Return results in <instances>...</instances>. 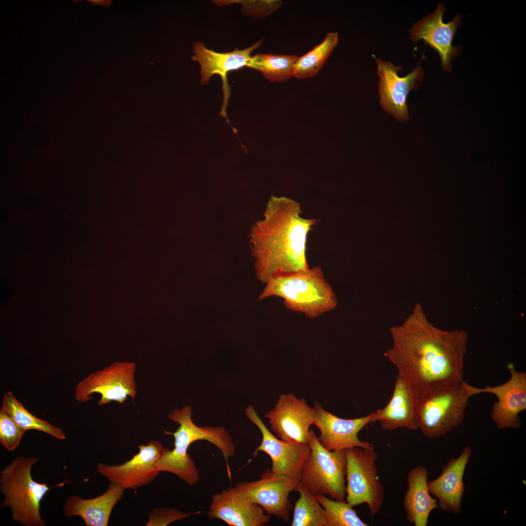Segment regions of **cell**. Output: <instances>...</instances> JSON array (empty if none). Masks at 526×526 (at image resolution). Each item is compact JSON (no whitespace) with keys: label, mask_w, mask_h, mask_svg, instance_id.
Returning <instances> with one entry per match:
<instances>
[{"label":"cell","mask_w":526,"mask_h":526,"mask_svg":"<svg viewBox=\"0 0 526 526\" xmlns=\"http://www.w3.org/2000/svg\"><path fill=\"white\" fill-rule=\"evenodd\" d=\"M392 347L384 356L419 396L439 383L463 380L468 335L433 326L419 303L398 326L391 328Z\"/></svg>","instance_id":"1"},{"label":"cell","mask_w":526,"mask_h":526,"mask_svg":"<svg viewBox=\"0 0 526 526\" xmlns=\"http://www.w3.org/2000/svg\"><path fill=\"white\" fill-rule=\"evenodd\" d=\"M302 213L298 202L272 196L263 219L253 226L250 234L252 253L256 275L262 282L309 268L306 241L316 220L304 218Z\"/></svg>","instance_id":"2"},{"label":"cell","mask_w":526,"mask_h":526,"mask_svg":"<svg viewBox=\"0 0 526 526\" xmlns=\"http://www.w3.org/2000/svg\"><path fill=\"white\" fill-rule=\"evenodd\" d=\"M193 412L189 406L173 410L168 416L169 420L177 423L179 427L174 432L165 431L166 434L174 438L172 450L165 448L162 455L155 465L157 471L172 473L188 485L199 481V470L192 457L188 453L190 445L198 440H206L217 447L227 465L228 459L235 452L232 438L223 427L197 426L192 420Z\"/></svg>","instance_id":"3"},{"label":"cell","mask_w":526,"mask_h":526,"mask_svg":"<svg viewBox=\"0 0 526 526\" xmlns=\"http://www.w3.org/2000/svg\"><path fill=\"white\" fill-rule=\"evenodd\" d=\"M259 296L282 299L288 309L315 318L334 309L336 296L318 266L270 279Z\"/></svg>","instance_id":"4"},{"label":"cell","mask_w":526,"mask_h":526,"mask_svg":"<svg viewBox=\"0 0 526 526\" xmlns=\"http://www.w3.org/2000/svg\"><path fill=\"white\" fill-rule=\"evenodd\" d=\"M38 457L18 456L4 467L0 474V490L4 496L1 507L11 508L12 518L25 526H45L40 514V503L54 487L39 483L31 476L32 467Z\"/></svg>","instance_id":"5"},{"label":"cell","mask_w":526,"mask_h":526,"mask_svg":"<svg viewBox=\"0 0 526 526\" xmlns=\"http://www.w3.org/2000/svg\"><path fill=\"white\" fill-rule=\"evenodd\" d=\"M468 384L464 380L436 383L419 396L418 429L425 436L439 437L463 423L471 396Z\"/></svg>","instance_id":"6"},{"label":"cell","mask_w":526,"mask_h":526,"mask_svg":"<svg viewBox=\"0 0 526 526\" xmlns=\"http://www.w3.org/2000/svg\"><path fill=\"white\" fill-rule=\"evenodd\" d=\"M308 444L310 452L302 466L301 483L315 495L321 493L336 500L345 501V450H326L312 429L309 431Z\"/></svg>","instance_id":"7"},{"label":"cell","mask_w":526,"mask_h":526,"mask_svg":"<svg viewBox=\"0 0 526 526\" xmlns=\"http://www.w3.org/2000/svg\"><path fill=\"white\" fill-rule=\"evenodd\" d=\"M346 502L352 507L366 504L372 516L378 514L384 500V490L378 476L375 448L345 450Z\"/></svg>","instance_id":"8"},{"label":"cell","mask_w":526,"mask_h":526,"mask_svg":"<svg viewBox=\"0 0 526 526\" xmlns=\"http://www.w3.org/2000/svg\"><path fill=\"white\" fill-rule=\"evenodd\" d=\"M134 362L116 361L103 369L94 372L80 381L75 387V397L80 403L93 398L94 394L100 395L97 404L106 405L113 401L124 404L137 394Z\"/></svg>","instance_id":"9"},{"label":"cell","mask_w":526,"mask_h":526,"mask_svg":"<svg viewBox=\"0 0 526 526\" xmlns=\"http://www.w3.org/2000/svg\"><path fill=\"white\" fill-rule=\"evenodd\" d=\"M507 368L510 377L503 384L484 388L468 384L471 396L482 393L496 396L498 401L492 406L490 417L500 430L521 427L519 414L526 410V372L517 371L512 363H508Z\"/></svg>","instance_id":"10"},{"label":"cell","mask_w":526,"mask_h":526,"mask_svg":"<svg viewBox=\"0 0 526 526\" xmlns=\"http://www.w3.org/2000/svg\"><path fill=\"white\" fill-rule=\"evenodd\" d=\"M300 483L299 479L276 474L268 469L259 480L241 481L234 488L248 501L260 505L266 513L287 522L292 507L289 494L296 490Z\"/></svg>","instance_id":"11"},{"label":"cell","mask_w":526,"mask_h":526,"mask_svg":"<svg viewBox=\"0 0 526 526\" xmlns=\"http://www.w3.org/2000/svg\"><path fill=\"white\" fill-rule=\"evenodd\" d=\"M248 419L260 430L262 440L253 454L259 451L267 454L272 460L271 470L276 474L300 480L303 464L309 455L310 448L308 443H293L276 437L267 429L257 414L252 405L245 410Z\"/></svg>","instance_id":"12"},{"label":"cell","mask_w":526,"mask_h":526,"mask_svg":"<svg viewBox=\"0 0 526 526\" xmlns=\"http://www.w3.org/2000/svg\"><path fill=\"white\" fill-rule=\"evenodd\" d=\"M315 415L314 408L304 398L291 393L280 395L274 408L264 416L277 437L293 443H308L310 427Z\"/></svg>","instance_id":"13"},{"label":"cell","mask_w":526,"mask_h":526,"mask_svg":"<svg viewBox=\"0 0 526 526\" xmlns=\"http://www.w3.org/2000/svg\"><path fill=\"white\" fill-rule=\"evenodd\" d=\"M446 6L438 3L435 11L414 24L409 31L410 38L413 42L423 40L439 54L442 69L447 72L452 68L451 60L461 52L460 46L452 45L457 29L461 26L462 15L456 14L453 19L444 23L443 16Z\"/></svg>","instance_id":"14"},{"label":"cell","mask_w":526,"mask_h":526,"mask_svg":"<svg viewBox=\"0 0 526 526\" xmlns=\"http://www.w3.org/2000/svg\"><path fill=\"white\" fill-rule=\"evenodd\" d=\"M139 452L130 460L118 465H107L100 463L97 472L110 482L124 489H135L148 485L159 474L155 465L164 450L159 441L152 440L148 445L138 446Z\"/></svg>","instance_id":"15"},{"label":"cell","mask_w":526,"mask_h":526,"mask_svg":"<svg viewBox=\"0 0 526 526\" xmlns=\"http://www.w3.org/2000/svg\"><path fill=\"white\" fill-rule=\"evenodd\" d=\"M375 58L377 65L376 74L379 77L378 88L382 108L398 120L408 119V95L412 89L417 88L422 82L424 73L422 67L417 65L411 73L404 77H399L398 71L402 70V67Z\"/></svg>","instance_id":"16"},{"label":"cell","mask_w":526,"mask_h":526,"mask_svg":"<svg viewBox=\"0 0 526 526\" xmlns=\"http://www.w3.org/2000/svg\"><path fill=\"white\" fill-rule=\"evenodd\" d=\"M313 408L315 411L313 424L320 432L317 438L326 450L334 451L354 447L375 448L372 443L361 441L357 436L363 428L373 422V412L361 417L345 419L325 411L318 401H315Z\"/></svg>","instance_id":"17"},{"label":"cell","mask_w":526,"mask_h":526,"mask_svg":"<svg viewBox=\"0 0 526 526\" xmlns=\"http://www.w3.org/2000/svg\"><path fill=\"white\" fill-rule=\"evenodd\" d=\"M207 516L230 526H263L271 519L260 505L248 501L234 487L212 496Z\"/></svg>","instance_id":"18"},{"label":"cell","mask_w":526,"mask_h":526,"mask_svg":"<svg viewBox=\"0 0 526 526\" xmlns=\"http://www.w3.org/2000/svg\"><path fill=\"white\" fill-rule=\"evenodd\" d=\"M471 454V448L465 447L458 457L451 458L443 467L439 476L428 481L429 490L437 498L441 510L454 514L460 513L466 489L464 475Z\"/></svg>","instance_id":"19"},{"label":"cell","mask_w":526,"mask_h":526,"mask_svg":"<svg viewBox=\"0 0 526 526\" xmlns=\"http://www.w3.org/2000/svg\"><path fill=\"white\" fill-rule=\"evenodd\" d=\"M418 402L416 392L398 374L390 400L383 408L373 412V422H379L381 428L387 431L400 428L417 430Z\"/></svg>","instance_id":"20"},{"label":"cell","mask_w":526,"mask_h":526,"mask_svg":"<svg viewBox=\"0 0 526 526\" xmlns=\"http://www.w3.org/2000/svg\"><path fill=\"white\" fill-rule=\"evenodd\" d=\"M263 40L262 38L248 48L241 50L236 48L232 52L226 53L215 52L207 48L203 42L195 41L193 44L194 55L191 58L200 65L201 84H207L212 75L218 74L221 77L226 90L227 73L246 66L251 56V52L260 47Z\"/></svg>","instance_id":"21"},{"label":"cell","mask_w":526,"mask_h":526,"mask_svg":"<svg viewBox=\"0 0 526 526\" xmlns=\"http://www.w3.org/2000/svg\"><path fill=\"white\" fill-rule=\"evenodd\" d=\"M124 490L118 485L111 482L106 492L98 497L85 499L76 495L70 496L64 505V516H79L87 526H106L114 507L123 496Z\"/></svg>","instance_id":"22"},{"label":"cell","mask_w":526,"mask_h":526,"mask_svg":"<svg viewBox=\"0 0 526 526\" xmlns=\"http://www.w3.org/2000/svg\"><path fill=\"white\" fill-rule=\"evenodd\" d=\"M428 471L422 466L412 469L407 479L408 489L403 500L408 521L415 526H426L431 513L438 507L428 487Z\"/></svg>","instance_id":"23"},{"label":"cell","mask_w":526,"mask_h":526,"mask_svg":"<svg viewBox=\"0 0 526 526\" xmlns=\"http://www.w3.org/2000/svg\"><path fill=\"white\" fill-rule=\"evenodd\" d=\"M1 410L10 415L25 432L35 430L45 432L60 440L66 438L61 429L34 415L16 399L11 392H7L4 394Z\"/></svg>","instance_id":"24"},{"label":"cell","mask_w":526,"mask_h":526,"mask_svg":"<svg viewBox=\"0 0 526 526\" xmlns=\"http://www.w3.org/2000/svg\"><path fill=\"white\" fill-rule=\"evenodd\" d=\"M298 57L294 55L257 53L251 56L246 67L260 72L271 82H281L294 76Z\"/></svg>","instance_id":"25"},{"label":"cell","mask_w":526,"mask_h":526,"mask_svg":"<svg viewBox=\"0 0 526 526\" xmlns=\"http://www.w3.org/2000/svg\"><path fill=\"white\" fill-rule=\"evenodd\" d=\"M338 41L337 32L327 33L312 50L299 56L295 64L294 76L301 79L316 75L324 64Z\"/></svg>","instance_id":"26"},{"label":"cell","mask_w":526,"mask_h":526,"mask_svg":"<svg viewBox=\"0 0 526 526\" xmlns=\"http://www.w3.org/2000/svg\"><path fill=\"white\" fill-rule=\"evenodd\" d=\"M300 494L296 502L291 526H329L325 511L316 495L300 482L296 489Z\"/></svg>","instance_id":"27"},{"label":"cell","mask_w":526,"mask_h":526,"mask_svg":"<svg viewBox=\"0 0 526 526\" xmlns=\"http://www.w3.org/2000/svg\"><path fill=\"white\" fill-rule=\"evenodd\" d=\"M316 497L324 509L329 526H368L346 502L332 500L321 493Z\"/></svg>","instance_id":"28"},{"label":"cell","mask_w":526,"mask_h":526,"mask_svg":"<svg viewBox=\"0 0 526 526\" xmlns=\"http://www.w3.org/2000/svg\"><path fill=\"white\" fill-rule=\"evenodd\" d=\"M25 431L4 411L0 410V442L9 451H13L20 444Z\"/></svg>","instance_id":"29"},{"label":"cell","mask_w":526,"mask_h":526,"mask_svg":"<svg viewBox=\"0 0 526 526\" xmlns=\"http://www.w3.org/2000/svg\"><path fill=\"white\" fill-rule=\"evenodd\" d=\"M185 513L174 508L159 507L153 509L149 516L147 526H166L169 524L199 513Z\"/></svg>","instance_id":"30"},{"label":"cell","mask_w":526,"mask_h":526,"mask_svg":"<svg viewBox=\"0 0 526 526\" xmlns=\"http://www.w3.org/2000/svg\"><path fill=\"white\" fill-rule=\"evenodd\" d=\"M235 1L237 2H234L242 3L243 5L242 10L244 14L247 15L253 18H264L278 10L282 3V1L280 0Z\"/></svg>","instance_id":"31"},{"label":"cell","mask_w":526,"mask_h":526,"mask_svg":"<svg viewBox=\"0 0 526 526\" xmlns=\"http://www.w3.org/2000/svg\"><path fill=\"white\" fill-rule=\"evenodd\" d=\"M89 1L95 4L102 5L104 6H108L111 3V0H91Z\"/></svg>","instance_id":"32"}]
</instances>
